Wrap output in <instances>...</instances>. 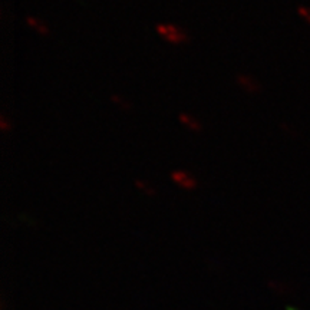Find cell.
I'll list each match as a JSON object with an SVG mask.
<instances>
[{
	"instance_id": "obj_1",
	"label": "cell",
	"mask_w": 310,
	"mask_h": 310,
	"mask_svg": "<svg viewBox=\"0 0 310 310\" xmlns=\"http://www.w3.org/2000/svg\"><path fill=\"white\" fill-rule=\"evenodd\" d=\"M157 33L165 42L173 43V45H184L190 39L188 33L185 32L183 27L177 26V24L158 23L157 24Z\"/></svg>"
},
{
	"instance_id": "obj_2",
	"label": "cell",
	"mask_w": 310,
	"mask_h": 310,
	"mask_svg": "<svg viewBox=\"0 0 310 310\" xmlns=\"http://www.w3.org/2000/svg\"><path fill=\"white\" fill-rule=\"evenodd\" d=\"M171 178H173V181H174L178 187H181V188H184V190H187V191L195 190V188H197V185H199L197 180H195V178H194L190 173H187V171H181V170L174 171V173L171 174Z\"/></svg>"
},
{
	"instance_id": "obj_3",
	"label": "cell",
	"mask_w": 310,
	"mask_h": 310,
	"mask_svg": "<svg viewBox=\"0 0 310 310\" xmlns=\"http://www.w3.org/2000/svg\"><path fill=\"white\" fill-rule=\"evenodd\" d=\"M236 82L240 88H243L247 94H260L262 92V85L259 83V80L253 78L248 73H239L236 76Z\"/></svg>"
},
{
	"instance_id": "obj_4",
	"label": "cell",
	"mask_w": 310,
	"mask_h": 310,
	"mask_svg": "<svg viewBox=\"0 0 310 310\" xmlns=\"http://www.w3.org/2000/svg\"><path fill=\"white\" fill-rule=\"evenodd\" d=\"M180 122L183 124L187 129H190L191 132H201L203 131V125L195 117H192L190 114H180Z\"/></svg>"
},
{
	"instance_id": "obj_5",
	"label": "cell",
	"mask_w": 310,
	"mask_h": 310,
	"mask_svg": "<svg viewBox=\"0 0 310 310\" xmlns=\"http://www.w3.org/2000/svg\"><path fill=\"white\" fill-rule=\"evenodd\" d=\"M26 23L29 24L32 29H35L39 35H42V36H48L49 35V27L46 26V23H43L38 17L27 16L26 17Z\"/></svg>"
},
{
	"instance_id": "obj_6",
	"label": "cell",
	"mask_w": 310,
	"mask_h": 310,
	"mask_svg": "<svg viewBox=\"0 0 310 310\" xmlns=\"http://www.w3.org/2000/svg\"><path fill=\"white\" fill-rule=\"evenodd\" d=\"M135 185L136 188H139L144 194H147V195H155V190L152 188L151 184H148L147 181H144V180H135Z\"/></svg>"
},
{
	"instance_id": "obj_7",
	"label": "cell",
	"mask_w": 310,
	"mask_h": 310,
	"mask_svg": "<svg viewBox=\"0 0 310 310\" xmlns=\"http://www.w3.org/2000/svg\"><path fill=\"white\" fill-rule=\"evenodd\" d=\"M111 101L114 103H117V105L120 106L121 109H124V111H129V109L132 108V105L128 102L127 99H124L122 96L117 95V94H114V95H111Z\"/></svg>"
},
{
	"instance_id": "obj_8",
	"label": "cell",
	"mask_w": 310,
	"mask_h": 310,
	"mask_svg": "<svg viewBox=\"0 0 310 310\" xmlns=\"http://www.w3.org/2000/svg\"><path fill=\"white\" fill-rule=\"evenodd\" d=\"M269 287H271L273 290H276L277 293H287V292H289L286 285H281V283H278V281H269Z\"/></svg>"
},
{
	"instance_id": "obj_9",
	"label": "cell",
	"mask_w": 310,
	"mask_h": 310,
	"mask_svg": "<svg viewBox=\"0 0 310 310\" xmlns=\"http://www.w3.org/2000/svg\"><path fill=\"white\" fill-rule=\"evenodd\" d=\"M297 12H299V15H300L307 23H310V9L304 8V6H300V8L297 9Z\"/></svg>"
},
{
	"instance_id": "obj_10",
	"label": "cell",
	"mask_w": 310,
	"mask_h": 310,
	"mask_svg": "<svg viewBox=\"0 0 310 310\" xmlns=\"http://www.w3.org/2000/svg\"><path fill=\"white\" fill-rule=\"evenodd\" d=\"M0 129H2V131H5V132H8V131L12 129V125L9 124L5 115H2V117H0Z\"/></svg>"
},
{
	"instance_id": "obj_11",
	"label": "cell",
	"mask_w": 310,
	"mask_h": 310,
	"mask_svg": "<svg viewBox=\"0 0 310 310\" xmlns=\"http://www.w3.org/2000/svg\"><path fill=\"white\" fill-rule=\"evenodd\" d=\"M286 310H297V309H294V307H292V306H287Z\"/></svg>"
}]
</instances>
